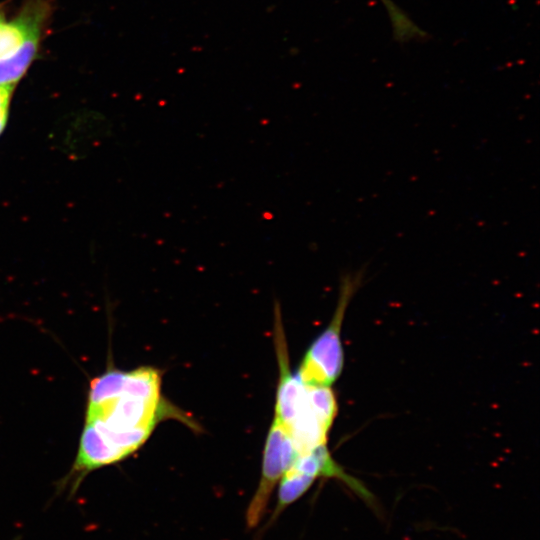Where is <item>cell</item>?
I'll list each match as a JSON object with an SVG mask.
<instances>
[{
    "mask_svg": "<svg viewBox=\"0 0 540 540\" xmlns=\"http://www.w3.org/2000/svg\"><path fill=\"white\" fill-rule=\"evenodd\" d=\"M295 457L290 436L273 419L264 446L260 481L246 510L248 528H255L263 519L276 485Z\"/></svg>",
    "mask_w": 540,
    "mask_h": 540,
    "instance_id": "277c9868",
    "label": "cell"
},
{
    "mask_svg": "<svg viewBox=\"0 0 540 540\" xmlns=\"http://www.w3.org/2000/svg\"><path fill=\"white\" fill-rule=\"evenodd\" d=\"M279 381L274 419L291 438L296 456L326 445L327 434L337 412L330 386L304 384L289 369L288 350L276 348Z\"/></svg>",
    "mask_w": 540,
    "mask_h": 540,
    "instance_id": "7a4b0ae2",
    "label": "cell"
},
{
    "mask_svg": "<svg viewBox=\"0 0 540 540\" xmlns=\"http://www.w3.org/2000/svg\"><path fill=\"white\" fill-rule=\"evenodd\" d=\"M162 372L151 366L108 368L91 379L74 461L56 486L74 496L90 473L130 457L164 416Z\"/></svg>",
    "mask_w": 540,
    "mask_h": 540,
    "instance_id": "6da1fadb",
    "label": "cell"
},
{
    "mask_svg": "<svg viewBox=\"0 0 540 540\" xmlns=\"http://www.w3.org/2000/svg\"><path fill=\"white\" fill-rule=\"evenodd\" d=\"M363 270L347 272L341 277L337 307L330 324L307 350L297 377L306 385L331 386L343 367V350L340 340L341 325L346 308L359 288Z\"/></svg>",
    "mask_w": 540,
    "mask_h": 540,
    "instance_id": "3957f363",
    "label": "cell"
},
{
    "mask_svg": "<svg viewBox=\"0 0 540 540\" xmlns=\"http://www.w3.org/2000/svg\"><path fill=\"white\" fill-rule=\"evenodd\" d=\"M13 92V88L0 87V136L8 123Z\"/></svg>",
    "mask_w": 540,
    "mask_h": 540,
    "instance_id": "8992f818",
    "label": "cell"
},
{
    "mask_svg": "<svg viewBox=\"0 0 540 540\" xmlns=\"http://www.w3.org/2000/svg\"><path fill=\"white\" fill-rule=\"evenodd\" d=\"M41 39L29 38L15 51L0 58V87L15 89L36 59Z\"/></svg>",
    "mask_w": 540,
    "mask_h": 540,
    "instance_id": "5b68a950",
    "label": "cell"
},
{
    "mask_svg": "<svg viewBox=\"0 0 540 540\" xmlns=\"http://www.w3.org/2000/svg\"><path fill=\"white\" fill-rule=\"evenodd\" d=\"M5 3H0V22L3 21Z\"/></svg>",
    "mask_w": 540,
    "mask_h": 540,
    "instance_id": "52a82bcc",
    "label": "cell"
}]
</instances>
